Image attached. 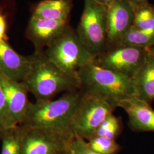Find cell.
Segmentation results:
<instances>
[{
  "mask_svg": "<svg viewBox=\"0 0 154 154\" xmlns=\"http://www.w3.org/2000/svg\"><path fill=\"white\" fill-rule=\"evenodd\" d=\"M67 154H74V153L73 152V151H72V149H71V147H70V149L69 151V152H67Z\"/></svg>",
  "mask_w": 154,
  "mask_h": 154,
  "instance_id": "obj_27",
  "label": "cell"
},
{
  "mask_svg": "<svg viewBox=\"0 0 154 154\" xmlns=\"http://www.w3.org/2000/svg\"><path fill=\"white\" fill-rule=\"evenodd\" d=\"M107 10L108 7L96 0H84L82 15L76 32L95 58L107 49Z\"/></svg>",
  "mask_w": 154,
  "mask_h": 154,
  "instance_id": "obj_6",
  "label": "cell"
},
{
  "mask_svg": "<svg viewBox=\"0 0 154 154\" xmlns=\"http://www.w3.org/2000/svg\"><path fill=\"white\" fill-rule=\"evenodd\" d=\"M135 17L132 28L137 30L154 29V5L149 2L134 8Z\"/></svg>",
  "mask_w": 154,
  "mask_h": 154,
  "instance_id": "obj_18",
  "label": "cell"
},
{
  "mask_svg": "<svg viewBox=\"0 0 154 154\" xmlns=\"http://www.w3.org/2000/svg\"><path fill=\"white\" fill-rule=\"evenodd\" d=\"M69 26V21H55L32 16L26 35L35 47V52L44 50Z\"/></svg>",
  "mask_w": 154,
  "mask_h": 154,
  "instance_id": "obj_11",
  "label": "cell"
},
{
  "mask_svg": "<svg viewBox=\"0 0 154 154\" xmlns=\"http://www.w3.org/2000/svg\"><path fill=\"white\" fill-rule=\"evenodd\" d=\"M80 90L81 98L72 122V131L75 137L88 140L116 107L99 94Z\"/></svg>",
  "mask_w": 154,
  "mask_h": 154,
  "instance_id": "obj_5",
  "label": "cell"
},
{
  "mask_svg": "<svg viewBox=\"0 0 154 154\" xmlns=\"http://www.w3.org/2000/svg\"><path fill=\"white\" fill-rule=\"evenodd\" d=\"M6 27L5 18L0 14V41L5 39Z\"/></svg>",
  "mask_w": 154,
  "mask_h": 154,
  "instance_id": "obj_23",
  "label": "cell"
},
{
  "mask_svg": "<svg viewBox=\"0 0 154 154\" xmlns=\"http://www.w3.org/2000/svg\"><path fill=\"white\" fill-rule=\"evenodd\" d=\"M46 58L63 71L77 74L81 68L94 63L95 57L70 25L44 50Z\"/></svg>",
  "mask_w": 154,
  "mask_h": 154,
  "instance_id": "obj_4",
  "label": "cell"
},
{
  "mask_svg": "<svg viewBox=\"0 0 154 154\" xmlns=\"http://www.w3.org/2000/svg\"><path fill=\"white\" fill-rule=\"evenodd\" d=\"M96 1H98L99 3H100L101 4L106 6L107 7H109L116 0H96Z\"/></svg>",
  "mask_w": 154,
  "mask_h": 154,
  "instance_id": "obj_25",
  "label": "cell"
},
{
  "mask_svg": "<svg viewBox=\"0 0 154 154\" xmlns=\"http://www.w3.org/2000/svg\"><path fill=\"white\" fill-rule=\"evenodd\" d=\"M121 119L113 114H111L99 125L94 135L116 139L121 132Z\"/></svg>",
  "mask_w": 154,
  "mask_h": 154,
  "instance_id": "obj_20",
  "label": "cell"
},
{
  "mask_svg": "<svg viewBox=\"0 0 154 154\" xmlns=\"http://www.w3.org/2000/svg\"><path fill=\"white\" fill-rule=\"evenodd\" d=\"M81 98L79 89L56 100L31 102L20 125L72 132V122Z\"/></svg>",
  "mask_w": 154,
  "mask_h": 154,
  "instance_id": "obj_2",
  "label": "cell"
},
{
  "mask_svg": "<svg viewBox=\"0 0 154 154\" xmlns=\"http://www.w3.org/2000/svg\"><path fill=\"white\" fill-rule=\"evenodd\" d=\"M22 82L37 102L52 100L58 94L80 88L78 74L61 70L46 58L44 51L32 55L30 68Z\"/></svg>",
  "mask_w": 154,
  "mask_h": 154,
  "instance_id": "obj_1",
  "label": "cell"
},
{
  "mask_svg": "<svg viewBox=\"0 0 154 154\" xmlns=\"http://www.w3.org/2000/svg\"><path fill=\"white\" fill-rule=\"evenodd\" d=\"M149 50H150V51L151 52V53L154 55V46L153 47H152V48H151L150 49H149Z\"/></svg>",
  "mask_w": 154,
  "mask_h": 154,
  "instance_id": "obj_26",
  "label": "cell"
},
{
  "mask_svg": "<svg viewBox=\"0 0 154 154\" xmlns=\"http://www.w3.org/2000/svg\"><path fill=\"white\" fill-rule=\"evenodd\" d=\"M135 8L138 6L148 2V0H127Z\"/></svg>",
  "mask_w": 154,
  "mask_h": 154,
  "instance_id": "obj_24",
  "label": "cell"
},
{
  "mask_svg": "<svg viewBox=\"0 0 154 154\" xmlns=\"http://www.w3.org/2000/svg\"><path fill=\"white\" fill-rule=\"evenodd\" d=\"M134 17V8L127 0H116L108 7L107 49L121 44L132 28Z\"/></svg>",
  "mask_w": 154,
  "mask_h": 154,
  "instance_id": "obj_9",
  "label": "cell"
},
{
  "mask_svg": "<svg viewBox=\"0 0 154 154\" xmlns=\"http://www.w3.org/2000/svg\"><path fill=\"white\" fill-rule=\"evenodd\" d=\"M120 44L150 49L154 46V29L137 30L131 28Z\"/></svg>",
  "mask_w": 154,
  "mask_h": 154,
  "instance_id": "obj_17",
  "label": "cell"
},
{
  "mask_svg": "<svg viewBox=\"0 0 154 154\" xmlns=\"http://www.w3.org/2000/svg\"><path fill=\"white\" fill-rule=\"evenodd\" d=\"M0 84L5 95L8 128L20 125L30 104L29 93L22 82L11 80L0 75Z\"/></svg>",
  "mask_w": 154,
  "mask_h": 154,
  "instance_id": "obj_10",
  "label": "cell"
},
{
  "mask_svg": "<svg viewBox=\"0 0 154 154\" xmlns=\"http://www.w3.org/2000/svg\"><path fill=\"white\" fill-rule=\"evenodd\" d=\"M80 90L97 94L117 107L122 100L135 97L132 79L96 65L94 63L77 72Z\"/></svg>",
  "mask_w": 154,
  "mask_h": 154,
  "instance_id": "obj_3",
  "label": "cell"
},
{
  "mask_svg": "<svg viewBox=\"0 0 154 154\" xmlns=\"http://www.w3.org/2000/svg\"><path fill=\"white\" fill-rule=\"evenodd\" d=\"M8 128L5 95L0 84V133Z\"/></svg>",
  "mask_w": 154,
  "mask_h": 154,
  "instance_id": "obj_22",
  "label": "cell"
},
{
  "mask_svg": "<svg viewBox=\"0 0 154 154\" xmlns=\"http://www.w3.org/2000/svg\"><path fill=\"white\" fill-rule=\"evenodd\" d=\"M32 55H21L13 49L6 39L0 41V75L22 82L28 74Z\"/></svg>",
  "mask_w": 154,
  "mask_h": 154,
  "instance_id": "obj_12",
  "label": "cell"
},
{
  "mask_svg": "<svg viewBox=\"0 0 154 154\" xmlns=\"http://www.w3.org/2000/svg\"><path fill=\"white\" fill-rule=\"evenodd\" d=\"M20 126L21 154H67L75 137L72 131Z\"/></svg>",
  "mask_w": 154,
  "mask_h": 154,
  "instance_id": "obj_7",
  "label": "cell"
},
{
  "mask_svg": "<svg viewBox=\"0 0 154 154\" xmlns=\"http://www.w3.org/2000/svg\"><path fill=\"white\" fill-rule=\"evenodd\" d=\"M117 107L125 110L128 126L135 132H154V110L151 105L136 97L119 102Z\"/></svg>",
  "mask_w": 154,
  "mask_h": 154,
  "instance_id": "obj_13",
  "label": "cell"
},
{
  "mask_svg": "<svg viewBox=\"0 0 154 154\" xmlns=\"http://www.w3.org/2000/svg\"><path fill=\"white\" fill-rule=\"evenodd\" d=\"M74 0H44L35 7L32 16L55 21H69Z\"/></svg>",
  "mask_w": 154,
  "mask_h": 154,
  "instance_id": "obj_15",
  "label": "cell"
},
{
  "mask_svg": "<svg viewBox=\"0 0 154 154\" xmlns=\"http://www.w3.org/2000/svg\"><path fill=\"white\" fill-rule=\"evenodd\" d=\"M149 52V49L117 45L97 56L94 63L132 79L144 63Z\"/></svg>",
  "mask_w": 154,
  "mask_h": 154,
  "instance_id": "obj_8",
  "label": "cell"
},
{
  "mask_svg": "<svg viewBox=\"0 0 154 154\" xmlns=\"http://www.w3.org/2000/svg\"><path fill=\"white\" fill-rule=\"evenodd\" d=\"M87 143L90 149L100 154H116L120 149V146L116 142V139L102 136L94 135Z\"/></svg>",
  "mask_w": 154,
  "mask_h": 154,
  "instance_id": "obj_19",
  "label": "cell"
},
{
  "mask_svg": "<svg viewBox=\"0 0 154 154\" xmlns=\"http://www.w3.org/2000/svg\"><path fill=\"white\" fill-rule=\"evenodd\" d=\"M1 154H21V127L8 128L0 133Z\"/></svg>",
  "mask_w": 154,
  "mask_h": 154,
  "instance_id": "obj_16",
  "label": "cell"
},
{
  "mask_svg": "<svg viewBox=\"0 0 154 154\" xmlns=\"http://www.w3.org/2000/svg\"><path fill=\"white\" fill-rule=\"evenodd\" d=\"M132 81L135 97L151 105L154 100V55L149 49L144 63Z\"/></svg>",
  "mask_w": 154,
  "mask_h": 154,
  "instance_id": "obj_14",
  "label": "cell"
},
{
  "mask_svg": "<svg viewBox=\"0 0 154 154\" xmlns=\"http://www.w3.org/2000/svg\"><path fill=\"white\" fill-rule=\"evenodd\" d=\"M71 149L74 154H100L90 149L85 139L77 137L72 142Z\"/></svg>",
  "mask_w": 154,
  "mask_h": 154,
  "instance_id": "obj_21",
  "label": "cell"
}]
</instances>
